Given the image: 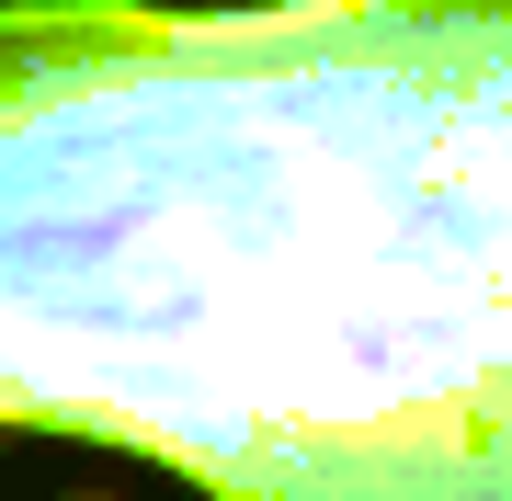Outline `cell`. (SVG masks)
Returning a JSON list of instances; mask_svg holds the SVG:
<instances>
[{"label":"cell","mask_w":512,"mask_h":501,"mask_svg":"<svg viewBox=\"0 0 512 501\" xmlns=\"http://www.w3.org/2000/svg\"><path fill=\"white\" fill-rule=\"evenodd\" d=\"M0 433L512 501V0H12Z\"/></svg>","instance_id":"1"}]
</instances>
